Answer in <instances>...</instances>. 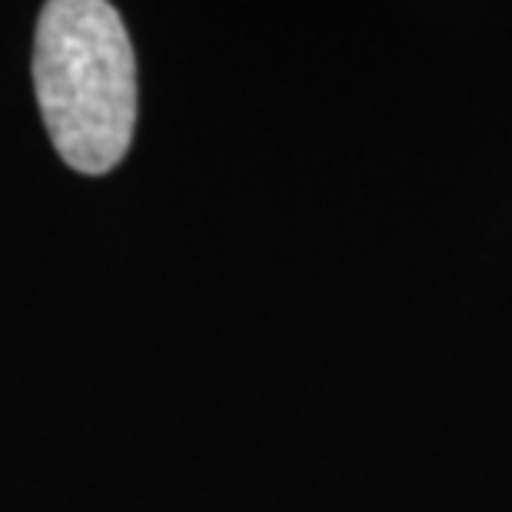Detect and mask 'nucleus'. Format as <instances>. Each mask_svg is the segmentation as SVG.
Here are the masks:
<instances>
[{
  "label": "nucleus",
  "mask_w": 512,
  "mask_h": 512,
  "mask_svg": "<svg viewBox=\"0 0 512 512\" xmlns=\"http://www.w3.org/2000/svg\"><path fill=\"white\" fill-rule=\"evenodd\" d=\"M34 87L67 167L97 177L124 160L137 127V60L114 4L54 0L40 10Z\"/></svg>",
  "instance_id": "nucleus-1"
}]
</instances>
